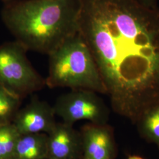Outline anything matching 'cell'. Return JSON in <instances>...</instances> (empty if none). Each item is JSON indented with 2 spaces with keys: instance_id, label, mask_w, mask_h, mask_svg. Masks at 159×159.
Segmentation results:
<instances>
[{
  "instance_id": "cell-1",
  "label": "cell",
  "mask_w": 159,
  "mask_h": 159,
  "mask_svg": "<svg viewBox=\"0 0 159 159\" xmlns=\"http://www.w3.org/2000/svg\"><path fill=\"white\" fill-rule=\"evenodd\" d=\"M79 33L116 107L159 81V10L140 0H80Z\"/></svg>"
},
{
  "instance_id": "cell-2",
  "label": "cell",
  "mask_w": 159,
  "mask_h": 159,
  "mask_svg": "<svg viewBox=\"0 0 159 159\" xmlns=\"http://www.w3.org/2000/svg\"><path fill=\"white\" fill-rule=\"evenodd\" d=\"M80 0H17L6 4L2 20L27 51L50 54L79 32Z\"/></svg>"
},
{
  "instance_id": "cell-3",
  "label": "cell",
  "mask_w": 159,
  "mask_h": 159,
  "mask_svg": "<svg viewBox=\"0 0 159 159\" xmlns=\"http://www.w3.org/2000/svg\"><path fill=\"white\" fill-rule=\"evenodd\" d=\"M48 56L46 84L49 88L107 93L91 51L79 32Z\"/></svg>"
},
{
  "instance_id": "cell-4",
  "label": "cell",
  "mask_w": 159,
  "mask_h": 159,
  "mask_svg": "<svg viewBox=\"0 0 159 159\" xmlns=\"http://www.w3.org/2000/svg\"><path fill=\"white\" fill-rule=\"evenodd\" d=\"M27 51L17 41L0 46V85L21 100L46 85V79L30 62Z\"/></svg>"
},
{
  "instance_id": "cell-5",
  "label": "cell",
  "mask_w": 159,
  "mask_h": 159,
  "mask_svg": "<svg viewBox=\"0 0 159 159\" xmlns=\"http://www.w3.org/2000/svg\"><path fill=\"white\" fill-rule=\"evenodd\" d=\"M56 116L63 122L74 125L80 120H89L96 125H105L107 111L94 91L71 90L58 97L52 106Z\"/></svg>"
},
{
  "instance_id": "cell-6",
  "label": "cell",
  "mask_w": 159,
  "mask_h": 159,
  "mask_svg": "<svg viewBox=\"0 0 159 159\" xmlns=\"http://www.w3.org/2000/svg\"><path fill=\"white\" fill-rule=\"evenodd\" d=\"M12 123L20 134H48L57 121L53 107L34 97L27 105L18 110Z\"/></svg>"
},
{
  "instance_id": "cell-7",
  "label": "cell",
  "mask_w": 159,
  "mask_h": 159,
  "mask_svg": "<svg viewBox=\"0 0 159 159\" xmlns=\"http://www.w3.org/2000/svg\"><path fill=\"white\" fill-rule=\"evenodd\" d=\"M82 150L80 159H114L116 148L110 129L105 125L90 124L81 131Z\"/></svg>"
},
{
  "instance_id": "cell-8",
  "label": "cell",
  "mask_w": 159,
  "mask_h": 159,
  "mask_svg": "<svg viewBox=\"0 0 159 159\" xmlns=\"http://www.w3.org/2000/svg\"><path fill=\"white\" fill-rule=\"evenodd\" d=\"M47 134L48 159H80L81 136L73 125L57 122Z\"/></svg>"
},
{
  "instance_id": "cell-9",
  "label": "cell",
  "mask_w": 159,
  "mask_h": 159,
  "mask_svg": "<svg viewBox=\"0 0 159 159\" xmlns=\"http://www.w3.org/2000/svg\"><path fill=\"white\" fill-rule=\"evenodd\" d=\"M14 159H48L47 134H20Z\"/></svg>"
},
{
  "instance_id": "cell-10",
  "label": "cell",
  "mask_w": 159,
  "mask_h": 159,
  "mask_svg": "<svg viewBox=\"0 0 159 159\" xmlns=\"http://www.w3.org/2000/svg\"><path fill=\"white\" fill-rule=\"evenodd\" d=\"M21 103V98L0 85V125L12 123Z\"/></svg>"
},
{
  "instance_id": "cell-11",
  "label": "cell",
  "mask_w": 159,
  "mask_h": 159,
  "mask_svg": "<svg viewBox=\"0 0 159 159\" xmlns=\"http://www.w3.org/2000/svg\"><path fill=\"white\" fill-rule=\"evenodd\" d=\"M20 136L12 123L0 125V159H14Z\"/></svg>"
},
{
  "instance_id": "cell-12",
  "label": "cell",
  "mask_w": 159,
  "mask_h": 159,
  "mask_svg": "<svg viewBox=\"0 0 159 159\" xmlns=\"http://www.w3.org/2000/svg\"><path fill=\"white\" fill-rule=\"evenodd\" d=\"M143 129L146 135L159 147V106L146 116Z\"/></svg>"
},
{
  "instance_id": "cell-13",
  "label": "cell",
  "mask_w": 159,
  "mask_h": 159,
  "mask_svg": "<svg viewBox=\"0 0 159 159\" xmlns=\"http://www.w3.org/2000/svg\"><path fill=\"white\" fill-rule=\"evenodd\" d=\"M127 159H144L142 157L138 156H129Z\"/></svg>"
},
{
  "instance_id": "cell-14",
  "label": "cell",
  "mask_w": 159,
  "mask_h": 159,
  "mask_svg": "<svg viewBox=\"0 0 159 159\" xmlns=\"http://www.w3.org/2000/svg\"><path fill=\"white\" fill-rule=\"evenodd\" d=\"M2 1H4L6 4H8V3H10V2H12L17 1V0H2Z\"/></svg>"
},
{
  "instance_id": "cell-15",
  "label": "cell",
  "mask_w": 159,
  "mask_h": 159,
  "mask_svg": "<svg viewBox=\"0 0 159 159\" xmlns=\"http://www.w3.org/2000/svg\"><path fill=\"white\" fill-rule=\"evenodd\" d=\"M142 1H143V2H146V3L150 4V2L151 1H152V0H142Z\"/></svg>"
}]
</instances>
